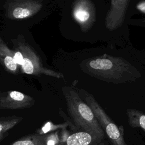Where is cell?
I'll return each mask as SVG.
<instances>
[{"mask_svg": "<svg viewBox=\"0 0 145 145\" xmlns=\"http://www.w3.org/2000/svg\"><path fill=\"white\" fill-rule=\"evenodd\" d=\"M14 56V50L8 48L0 37V63L7 72L16 75L19 66L15 62Z\"/></svg>", "mask_w": 145, "mask_h": 145, "instance_id": "9", "label": "cell"}, {"mask_svg": "<svg viewBox=\"0 0 145 145\" xmlns=\"http://www.w3.org/2000/svg\"><path fill=\"white\" fill-rule=\"evenodd\" d=\"M127 116L129 125L133 127H140L145 132V114L133 109H127Z\"/></svg>", "mask_w": 145, "mask_h": 145, "instance_id": "12", "label": "cell"}, {"mask_svg": "<svg viewBox=\"0 0 145 145\" xmlns=\"http://www.w3.org/2000/svg\"><path fill=\"white\" fill-rule=\"evenodd\" d=\"M62 92L68 112L75 125L84 131L103 140L105 134L91 108L71 88L64 87Z\"/></svg>", "mask_w": 145, "mask_h": 145, "instance_id": "2", "label": "cell"}, {"mask_svg": "<svg viewBox=\"0 0 145 145\" xmlns=\"http://www.w3.org/2000/svg\"><path fill=\"white\" fill-rule=\"evenodd\" d=\"M137 8L140 10L141 11L145 12V2L140 3L138 6H137Z\"/></svg>", "mask_w": 145, "mask_h": 145, "instance_id": "14", "label": "cell"}, {"mask_svg": "<svg viewBox=\"0 0 145 145\" xmlns=\"http://www.w3.org/2000/svg\"><path fill=\"white\" fill-rule=\"evenodd\" d=\"M14 48L20 52L23 57V62L20 67L23 73L28 75H40L54 77L56 78H63L62 73L55 71L53 70L44 67L33 48L24 40L22 36L13 40Z\"/></svg>", "mask_w": 145, "mask_h": 145, "instance_id": "3", "label": "cell"}, {"mask_svg": "<svg viewBox=\"0 0 145 145\" xmlns=\"http://www.w3.org/2000/svg\"><path fill=\"white\" fill-rule=\"evenodd\" d=\"M98 145H108V143H107V142L106 140H103Z\"/></svg>", "mask_w": 145, "mask_h": 145, "instance_id": "15", "label": "cell"}, {"mask_svg": "<svg viewBox=\"0 0 145 145\" xmlns=\"http://www.w3.org/2000/svg\"><path fill=\"white\" fill-rule=\"evenodd\" d=\"M103 140L84 131L69 135L65 145H98Z\"/></svg>", "mask_w": 145, "mask_h": 145, "instance_id": "10", "label": "cell"}, {"mask_svg": "<svg viewBox=\"0 0 145 145\" xmlns=\"http://www.w3.org/2000/svg\"><path fill=\"white\" fill-rule=\"evenodd\" d=\"M5 135H6V134H5ZM5 135H0V140H2V139L4 138V137H5Z\"/></svg>", "mask_w": 145, "mask_h": 145, "instance_id": "16", "label": "cell"}, {"mask_svg": "<svg viewBox=\"0 0 145 145\" xmlns=\"http://www.w3.org/2000/svg\"><path fill=\"white\" fill-rule=\"evenodd\" d=\"M80 67L91 76L115 83L134 80L140 76L138 70L126 60L106 54L84 60Z\"/></svg>", "mask_w": 145, "mask_h": 145, "instance_id": "1", "label": "cell"}, {"mask_svg": "<svg viewBox=\"0 0 145 145\" xmlns=\"http://www.w3.org/2000/svg\"><path fill=\"white\" fill-rule=\"evenodd\" d=\"M130 1L112 0L106 19L105 26L110 31H113L122 25L125 19Z\"/></svg>", "mask_w": 145, "mask_h": 145, "instance_id": "8", "label": "cell"}, {"mask_svg": "<svg viewBox=\"0 0 145 145\" xmlns=\"http://www.w3.org/2000/svg\"><path fill=\"white\" fill-rule=\"evenodd\" d=\"M50 134H33L22 138L11 145H48Z\"/></svg>", "mask_w": 145, "mask_h": 145, "instance_id": "11", "label": "cell"}, {"mask_svg": "<svg viewBox=\"0 0 145 145\" xmlns=\"http://www.w3.org/2000/svg\"><path fill=\"white\" fill-rule=\"evenodd\" d=\"M72 14L74 19L84 32L92 27L96 19L95 7L90 0L74 1L72 4Z\"/></svg>", "mask_w": 145, "mask_h": 145, "instance_id": "6", "label": "cell"}, {"mask_svg": "<svg viewBox=\"0 0 145 145\" xmlns=\"http://www.w3.org/2000/svg\"><path fill=\"white\" fill-rule=\"evenodd\" d=\"M42 6L40 0H7L3 5L6 17L12 20L29 18L39 12Z\"/></svg>", "mask_w": 145, "mask_h": 145, "instance_id": "5", "label": "cell"}, {"mask_svg": "<svg viewBox=\"0 0 145 145\" xmlns=\"http://www.w3.org/2000/svg\"><path fill=\"white\" fill-rule=\"evenodd\" d=\"M35 100L31 96L18 91L0 92V109L14 110L30 108Z\"/></svg>", "mask_w": 145, "mask_h": 145, "instance_id": "7", "label": "cell"}, {"mask_svg": "<svg viewBox=\"0 0 145 145\" xmlns=\"http://www.w3.org/2000/svg\"><path fill=\"white\" fill-rule=\"evenodd\" d=\"M85 101L92 110L96 119L112 145H127L124 140L123 130L118 127L91 95L85 97Z\"/></svg>", "mask_w": 145, "mask_h": 145, "instance_id": "4", "label": "cell"}, {"mask_svg": "<svg viewBox=\"0 0 145 145\" xmlns=\"http://www.w3.org/2000/svg\"><path fill=\"white\" fill-rule=\"evenodd\" d=\"M23 120V117L16 116L0 117V135L6 133Z\"/></svg>", "mask_w": 145, "mask_h": 145, "instance_id": "13", "label": "cell"}]
</instances>
